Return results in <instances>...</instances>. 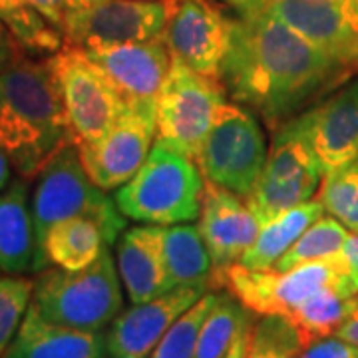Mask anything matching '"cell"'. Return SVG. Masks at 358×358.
Masks as SVG:
<instances>
[{"label": "cell", "mask_w": 358, "mask_h": 358, "mask_svg": "<svg viewBox=\"0 0 358 358\" xmlns=\"http://www.w3.org/2000/svg\"><path fill=\"white\" fill-rule=\"evenodd\" d=\"M355 74L265 10L233 20L221 84L271 131L322 102Z\"/></svg>", "instance_id": "cell-1"}, {"label": "cell", "mask_w": 358, "mask_h": 358, "mask_svg": "<svg viewBox=\"0 0 358 358\" xmlns=\"http://www.w3.org/2000/svg\"><path fill=\"white\" fill-rule=\"evenodd\" d=\"M68 143L76 141L50 66L18 56L0 72V150L30 181Z\"/></svg>", "instance_id": "cell-2"}, {"label": "cell", "mask_w": 358, "mask_h": 358, "mask_svg": "<svg viewBox=\"0 0 358 358\" xmlns=\"http://www.w3.org/2000/svg\"><path fill=\"white\" fill-rule=\"evenodd\" d=\"M205 179L189 155L155 140L140 171L115 193L126 219L148 225H176L199 219Z\"/></svg>", "instance_id": "cell-3"}, {"label": "cell", "mask_w": 358, "mask_h": 358, "mask_svg": "<svg viewBox=\"0 0 358 358\" xmlns=\"http://www.w3.org/2000/svg\"><path fill=\"white\" fill-rule=\"evenodd\" d=\"M32 307L46 320L80 331H103L124 310L117 265L108 247L90 267H46L34 279Z\"/></svg>", "instance_id": "cell-4"}, {"label": "cell", "mask_w": 358, "mask_h": 358, "mask_svg": "<svg viewBox=\"0 0 358 358\" xmlns=\"http://www.w3.org/2000/svg\"><path fill=\"white\" fill-rule=\"evenodd\" d=\"M32 215L38 239L36 273L42 265V245L46 233L60 221L72 217L94 219L103 229L106 241L114 247L126 231V217L117 209L115 199L98 187L82 166L76 143H68L40 171L32 192Z\"/></svg>", "instance_id": "cell-5"}, {"label": "cell", "mask_w": 358, "mask_h": 358, "mask_svg": "<svg viewBox=\"0 0 358 358\" xmlns=\"http://www.w3.org/2000/svg\"><path fill=\"white\" fill-rule=\"evenodd\" d=\"M350 281H358V275L346 263L345 257L338 255L303 263L289 271H259L245 267L241 263H233L213 275L211 289L227 291L257 317H287L320 289Z\"/></svg>", "instance_id": "cell-6"}, {"label": "cell", "mask_w": 358, "mask_h": 358, "mask_svg": "<svg viewBox=\"0 0 358 358\" xmlns=\"http://www.w3.org/2000/svg\"><path fill=\"white\" fill-rule=\"evenodd\" d=\"M324 169L310 140L308 112L273 131L267 164L251 195L245 199L261 225L317 195Z\"/></svg>", "instance_id": "cell-7"}, {"label": "cell", "mask_w": 358, "mask_h": 358, "mask_svg": "<svg viewBox=\"0 0 358 358\" xmlns=\"http://www.w3.org/2000/svg\"><path fill=\"white\" fill-rule=\"evenodd\" d=\"M267 138L251 110L225 102L205 136L195 164L205 181L247 199L267 164Z\"/></svg>", "instance_id": "cell-8"}, {"label": "cell", "mask_w": 358, "mask_h": 358, "mask_svg": "<svg viewBox=\"0 0 358 358\" xmlns=\"http://www.w3.org/2000/svg\"><path fill=\"white\" fill-rule=\"evenodd\" d=\"M225 94L221 82L195 72L171 56V66L157 98L155 140L195 159L221 106L227 102Z\"/></svg>", "instance_id": "cell-9"}, {"label": "cell", "mask_w": 358, "mask_h": 358, "mask_svg": "<svg viewBox=\"0 0 358 358\" xmlns=\"http://www.w3.org/2000/svg\"><path fill=\"white\" fill-rule=\"evenodd\" d=\"M46 62L60 92L76 145L103 138L126 108L106 76L86 52L72 46H62Z\"/></svg>", "instance_id": "cell-10"}, {"label": "cell", "mask_w": 358, "mask_h": 358, "mask_svg": "<svg viewBox=\"0 0 358 358\" xmlns=\"http://www.w3.org/2000/svg\"><path fill=\"white\" fill-rule=\"evenodd\" d=\"M178 4L179 0H103L86 10H68L62 26L64 46L94 50L159 38Z\"/></svg>", "instance_id": "cell-11"}, {"label": "cell", "mask_w": 358, "mask_h": 358, "mask_svg": "<svg viewBox=\"0 0 358 358\" xmlns=\"http://www.w3.org/2000/svg\"><path fill=\"white\" fill-rule=\"evenodd\" d=\"M155 136V114L126 106L103 138L78 145L82 166L90 179L103 192L120 189L145 164L154 148Z\"/></svg>", "instance_id": "cell-12"}, {"label": "cell", "mask_w": 358, "mask_h": 358, "mask_svg": "<svg viewBox=\"0 0 358 358\" xmlns=\"http://www.w3.org/2000/svg\"><path fill=\"white\" fill-rule=\"evenodd\" d=\"M84 52L128 108L155 114L171 66V52L164 36Z\"/></svg>", "instance_id": "cell-13"}, {"label": "cell", "mask_w": 358, "mask_h": 358, "mask_svg": "<svg viewBox=\"0 0 358 358\" xmlns=\"http://www.w3.org/2000/svg\"><path fill=\"white\" fill-rule=\"evenodd\" d=\"M348 68H358V0H265L259 8Z\"/></svg>", "instance_id": "cell-14"}, {"label": "cell", "mask_w": 358, "mask_h": 358, "mask_svg": "<svg viewBox=\"0 0 358 358\" xmlns=\"http://www.w3.org/2000/svg\"><path fill=\"white\" fill-rule=\"evenodd\" d=\"M233 20L209 0H179L167 22L164 40L171 56L192 70L221 82Z\"/></svg>", "instance_id": "cell-15"}, {"label": "cell", "mask_w": 358, "mask_h": 358, "mask_svg": "<svg viewBox=\"0 0 358 358\" xmlns=\"http://www.w3.org/2000/svg\"><path fill=\"white\" fill-rule=\"evenodd\" d=\"M207 287H176L157 299L122 310L106 331L108 358H150L167 329L195 305Z\"/></svg>", "instance_id": "cell-16"}, {"label": "cell", "mask_w": 358, "mask_h": 358, "mask_svg": "<svg viewBox=\"0 0 358 358\" xmlns=\"http://www.w3.org/2000/svg\"><path fill=\"white\" fill-rule=\"evenodd\" d=\"M197 227L211 253L215 275L241 261L247 249L255 243L263 225L245 203L243 197L205 181Z\"/></svg>", "instance_id": "cell-17"}, {"label": "cell", "mask_w": 358, "mask_h": 358, "mask_svg": "<svg viewBox=\"0 0 358 358\" xmlns=\"http://www.w3.org/2000/svg\"><path fill=\"white\" fill-rule=\"evenodd\" d=\"M310 140L324 173L358 157V76L308 110Z\"/></svg>", "instance_id": "cell-18"}, {"label": "cell", "mask_w": 358, "mask_h": 358, "mask_svg": "<svg viewBox=\"0 0 358 358\" xmlns=\"http://www.w3.org/2000/svg\"><path fill=\"white\" fill-rule=\"evenodd\" d=\"M115 265L131 305L148 303L171 291L164 257V227L140 225L115 241Z\"/></svg>", "instance_id": "cell-19"}, {"label": "cell", "mask_w": 358, "mask_h": 358, "mask_svg": "<svg viewBox=\"0 0 358 358\" xmlns=\"http://www.w3.org/2000/svg\"><path fill=\"white\" fill-rule=\"evenodd\" d=\"M2 358H108L106 333L56 324L44 319L30 303Z\"/></svg>", "instance_id": "cell-20"}, {"label": "cell", "mask_w": 358, "mask_h": 358, "mask_svg": "<svg viewBox=\"0 0 358 358\" xmlns=\"http://www.w3.org/2000/svg\"><path fill=\"white\" fill-rule=\"evenodd\" d=\"M38 239L28 179L14 178L0 192V271L6 275L36 273Z\"/></svg>", "instance_id": "cell-21"}, {"label": "cell", "mask_w": 358, "mask_h": 358, "mask_svg": "<svg viewBox=\"0 0 358 358\" xmlns=\"http://www.w3.org/2000/svg\"><path fill=\"white\" fill-rule=\"evenodd\" d=\"M110 245L103 229L88 217L60 221L46 233L42 245V265L80 271L90 267Z\"/></svg>", "instance_id": "cell-22"}, {"label": "cell", "mask_w": 358, "mask_h": 358, "mask_svg": "<svg viewBox=\"0 0 358 358\" xmlns=\"http://www.w3.org/2000/svg\"><path fill=\"white\" fill-rule=\"evenodd\" d=\"M164 257L171 287H207L211 289L213 259L197 225L176 223L164 227Z\"/></svg>", "instance_id": "cell-23"}, {"label": "cell", "mask_w": 358, "mask_h": 358, "mask_svg": "<svg viewBox=\"0 0 358 358\" xmlns=\"http://www.w3.org/2000/svg\"><path fill=\"white\" fill-rule=\"evenodd\" d=\"M357 294L358 281L331 285L308 296L305 303L291 310L287 319L293 322L303 346L324 336H333L350 315V310L358 305Z\"/></svg>", "instance_id": "cell-24"}, {"label": "cell", "mask_w": 358, "mask_h": 358, "mask_svg": "<svg viewBox=\"0 0 358 358\" xmlns=\"http://www.w3.org/2000/svg\"><path fill=\"white\" fill-rule=\"evenodd\" d=\"M324 215V207L317 201L301 203L281 213L279 217L271 219L261 227V233L255 239V243L247 249V253L241 257V265L249 268H273L275 263L281 259L293 243L305 233V231Z\"/></svg>", "instance_id": "cell-25"}, {"label": "cell", "mask_w": 358, "mask_h": 358, "mask_svg": "<svg viewBox=\"0 0 358 358\" xmlns=\"http://www.w3.org/2000/svg\"><path fill=\"white\" fill-rule=\"evenodd\" d=\"M0 20L28 56H52L64 46V34L28 0H0Z\"/></svg>", "instance_id": "cell-26"}, {"label": "cell", "mask_w": 358, "mask_h": 358, "mask_svg": "<svg viewBox=\"0 0 358 358\" xmlns=\"http://www.w3.org/2000/svg\"><path fill=\"white\" fill-rule=\"evenodd\" d=\"M251 317L253 313L247 310L233 294L227 291L217 293V301L201 327L193 358H225L239 329Z\"/></svg>", "instance_id": "cell-27"}, {"label": "cell", "mask_w": 358, "mask_h": 358, "mask_svg": "<svg viewBox=\"0 0 358 358\" xmlns=\"http://www.w3.org/2000/svg\"><path fill=\"white\" fill-rule=\"evenodd\" d=\"M350 231L345 225L331 217L317 219L310 227H308L296 241L293 247L285 253V255L275 263L277 271H289V268L299 267L303 263L310 261H322V259H333V257L343 255L346 239H348Z\"/></svg>", "instance_id": "cell-28"}, {"label": "cell", "mask_w": 358, "mask_h": 358, "mask_svg": "<svg viewBox=\"0 0 358 358\" xmlns=\"http://www.w3.org/2000/svg\"><path fill=\"white\" fill-rule=\"evenodd\" d=\"M319 201L329 215L358 233V157L324 173Z\"/></svg>", "instance_id": "cell-29"}, {"label": "cell", "mask_w": 358, "mask_h": 358, "mask_svg": "<svg viewBox=\"0 0 358 358\" xmlns=\"http://www.w3.org/2000/svg\"><path fill=\"white\" fill-rule=\"evenodd\" d=\"M217 301V293H207L187 308L164 334L150 358H193L207 315Z\"/></svg>", "instance_id": "cell-30"}, {"label": "cell", "mask_w": 358, "mask_h": 358, "mask_svg": "<svg viewBox=\"0 0 358 358\" xmlns=\"http://www.w3.org/2000/svg\"><path fill=\"white\" fill-rule=\"evenodd\" d=\"M303 341L282 315H265L253 322L247 358H299Z\"/></svg>", "instance_id": "cell-31"}, {"label": "cell", "mask_w": 358, "mask_h": 358, "mask_svg": "<svg viewBox=\"0 0 358 358\" xmlns=\"http://www.w3.org/2000/svg\"><path fill=\"white\" fill-rule=\"evenodd\" d=\"M34 293V281L22 275L0 277V357L18 333Z\"/></svg>", "instance_id": "cell-32"}, {"label": "cell", "mask_w": 358, "mask_h": 358, "mask_svg": "<svg viewBox=\"0 0 358 358\" xmlns=\"http://www.w3.org/2000/svg\"><path fill=\"white\" fill-rule=\"evenodd\" d=\"M299 358H358V346L338 336H324L303 346Z\"/></svg>", "instance_id": "cell-33"}, {"label": "cell", "mask_w": 358, "mask_h": 358, "mask_svg": "<svg viewBox=\"0 0 358 358\" xmlns=\"http://www.w3.org/2000/svg\"><path fill=\"white\" fill-rule=\"evenodd\" d=\"M22 54H26V52L20 48V44L16 42L13 32L6 28V24L0 20V72L4 68H8Z\"/></svg>", "instance_id": "cell-34"}, {"label": "cell", "mask_w": 358, "mask_h": 358, "mask_svg": "<svg viewBox=\"0 0 358 358\" xmlns=\"http://www.w3.org/2000/svg\"><path fill=\"white\" fill-rule=\"evenodd\" d=\"M36 10H38L48 22L56 26L58 30H62L66 18V0H28Z\"/></svg>", "instance_id": "cell-35"}, {"label": "cell", "mask_w": 358, "mask_h": 358, "mask_svg": "<svg viewBox=\"0 0 358 358\" xmlns=\"http://www.w3.org/2000/svg\"><path fill=\"white\" fill-rule=\"evenodd\" d=\"M255 317L253 315L251 319L245 322L243 327L239 329V333L235 336L233 345L227 350L225 358H247L249 357V346H251V331H253V322H255Z\"/></svg>", "instance_id": "cell-36"}, {"label": "cell", "mask_w": 358, "mask_h": 358, "mask_svg": "<svg viewBox=\"0 0 358 358\" xmlns=\"http://www.w3.org/2000/svg\"><path fill=\"white\" fill-rule=\"evenodd\" d=\"M333 336H338V338H343L346 343L358 346V305L350 310V315H348L345 319V322L336 329V333H334Z\"/></svg>", "instance_id": "cell-37"}, {"label": "cell", "mask_w": 358, "mask_h": 358, "mask_svg": "<svg viewBox=\"0 0 358 358\" xmlns=\"http://www.w3.org/2000/svg\"><path fill=\"white\" fill-rule=\"evenodd\" d=\"M343 257H345L346 263L358 275V233H350L348 235L345 249H343Z\"/></svg>", "instance_id": "cell-38"}, {"label": "cell", "mask_w": 358, "mask_h": 358, "mask_svg": "<svg viewBox=\"0 0 358 358\" xmlns=\"http://www.w3.org/2000/svg\"><path fill=\"white\" fill-rule=\"evenodd\" d=\"M221 2L229 4L231 8H235L241 16H243V14L255 13V10H259V8L265 4V0H221Z\"/></svg>", "instance_id": "cell-39"}, {"label": "cell", "mask_w": 358, "mask_h": 358, "mask_svg": "<svg viewBox=\"0 0 358 358\" xmlns=\"http://www.w3.org/2000/svg\"><path fill=\"white\" fill-rule=\"evenodd\" d=\"M10 181H13V166H10L6 154L0 150V192L6 189V185H8Z\"/></svg>", "instance_id": "cell-40"}, {"label": "cell", "mask_w": 358, "mask_h": 358, "mask_svg": "<svg viewBox=\"0 0 358 358\" xmlns=\"http://www.w3.org/2000/svg\"><path fill=\"white\" fill-rule=\"evenodd\" d=\"M100 2H103V0H66V8L68 10H86V8H92Z\"/></svg>", "instance_id": "cell-41"}, {"label": "cell", "mask_w": 358, "mask_h": 358, "mask_svg": "<svg viewBox=\"0 0 358 358\" xmlns=\"http://www.w3.org/2000/svg\"><path fill=\"white\" fill-rule=\"evenodd\" d=\"M140 2H167V0H140Z\"/></svg>", "instance_id": "cell-42"}, {"label": "cell", "mask_w": 358, "mask_h": 358, "mask_svg": "<svg viewBox=\"0 0 358 358\" xmlns=\"http://www.w3.org/2000/svg\"><path fill=\"white\" fill-rule=\"evenodd\" d=\"M357 301H358V294H357Z\"/></svg>", "instance_id": "cell-43"}]
</instances>
